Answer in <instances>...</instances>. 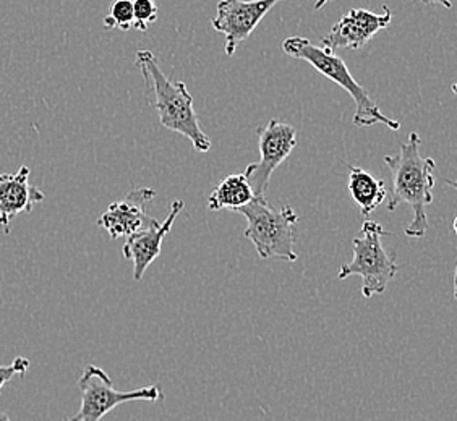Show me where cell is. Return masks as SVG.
<instances>
[{"mask_svg":"<svg viewBox=\"0 0 457 421\" xmlns=\"http://www.w3.org/2000/svg\"><path fill=\"white\" fill-rule=\"evenodd\" d=\"M422 138L412 132L409 141L401 144L397 156H386L385 162L393 176V194L387 202V210L393 212L399 204H409L413 218L405 227V235L411 238H423L428 230L427 206L433 202L435 188V161L420 156Z\"/></svg>","mask_w":457,"mask_h":421,"instance_id":"6da1fadb","label":"cell"},{"mask_svg":"<svg viewBox=\"0 0 457 421\" xmlns=\"http://www.w3.org/2000/svg\"><path fill=\"white\" fill-rule=\"evenodd\" d=\"M137 65L145 78L148 103L154 105L161 125L188 138L198 153L212 150V140L200 127L194 109V96L188 93L184 81L169 79L161 70L154 54L146 49L137 53Z\"/></svg>","mask_w":457,"mask_h":421,"instance_id":"7a4b0ae2","label":"cell"},{"mask_svg":"<svg viewBox=\"0 0 457 421\" xmlns=\"http://www.w3.org/2000/svg\"><path fill=\"white\" fill-rule=\"evenodd\" d=\"M282 51L294 59L308 62L323 77L335 81L337 87H341L349 93V96L355 103V114L352 119V123L355 127L367 128V127H373L375 123H383L389 130H395V132L401 128L397 120L389 119L379 111L377 103L370 97L369 91L363 88L359 81L353 79L345 62L341 57H337L335 53L328 51L321 45H313L310 39L302 36H292L284 39Z\"/></svg>","mask_w":457,"mask_h":421,"instance_id":"3957f363","label":"cell"},{"mask_svg":"<svg viewBox=\"0 0 457 421\" xmlns=\"http://www.w3.org/2000/svg\"><path fill=\"white\" fill-rule=\"evenodd\" d=\"M244 214L248 226L244 235L256 248V253L262 260L278 258L287 263L297 261L295 245V224L299 222V214L290 206H282L281 210L271 208L264 196H255L252 202L238 210Z\"/></svg>","mask_w":457,"mask_h":421,"instance_id":"277c9868","label":"cell"},{"mask_svg":"<svg viewBox=\"0 0 457 421\" xmlns=\"http://www.w3.org/2000/svg\"><path fill=\"white\" fill-rule=\"evenodd\" d=\"M386 235H389V232L378 222L363 220L361 237L352 240L353 260L341 266L337 272L341 281L351 276H361V295L365 299L385 293L389 282L396 277L399 271L396 255L389 253L381 242V238Z\"/></svg>","mask_w":457,"mask_h":421,"instance_id":"5b68a950","label":"cell"},{"mask_svg":"<svg viewBox=\"0 0 457 421\" xmlns=\"http://www.w3.org/2000/svg\"><path fill=\"white\" fill-rule=\"evenodd\" d=\"M79 392H81V405L79 412L65 421H101L107 413L112 412L115 407L135 402V400H146L156 402L164 399L162 387L158 384L133 389V391H117L112 386V379L109 377L104 369L88 365L79 379Z\"/></svg>","mask_w":457,"mask_h":421,"instance_id":"8992f818","label":"cell"},{"mask_svg":"<svg viewBox=\"0 0 457 421\" xmlns=\"http://www.w3.org/2000/svg\"><path fill=\"white\" fill-rule=\"evenodd\" d=\"M256 135L262 159L248 164L244 176L255 196H266L274 170L289 158L290 153L297 146V130L290 123L271 119L256 130Z\"/></svg>","mask_w":457,"mask_h":421,"instance_id":"52a82bcc","label":"cell"},{"mask_svg":"<svg viewBox=\"0 0 457 421\" xmlns=\"http://www.w3.org/2000/svg\"><path fill=\"white\" fill-rule=\"evenodd\" d=\"M281 0H220L212 25L224 36V51L232 57L238 45L244 43L262 23L268 12Z\"/></svg>","mask_w":457,"mask_h":421,"instance_id":"ba28073f","label":"cell"},{"mask_svg":"<svg viewBox=\"0 0 457 421\" xmlns=\"http://www.w3.org/2000/svg\"><path fill=\"white\" fill-rule=\"evenodd\" d=\"M393 13L386 4L383 13H373L367 9H352L336 21L329 35L321 39V47L335 53L336 49L357 51L369 45L371 37L389 27Z\"/></svg>","mask_w":457,"mask_h":421,"instance_id":"9c48e42d","label":"cell"},{"mask_svg":"<svg viewBox=\"0 0 457 421\" xmlns=\"http://www.w3.org/2000/svg\"><path fill=\"white\" fill-rule=\"evenodd\" d=\"M154 196L156 190L150 186L133 188L123 200L109 204V208L101 214L96 224L107 230L112 240L130 237L140 230L153 227L159 220L148 214L146 204L153 202Z\"/></svg>","mask_w":457,"mask_h":421,"instance_id":"30bf717a","label":"cell"},{"mask_svg":"<svg viewBox=\"0 0 457 421\" xmlns=\"http://www.w3.org/2000/svg\"><path fill=\"white\" fill-rule=\"evenodd\" d=\"M184 208V202L174 200L169 206L168 218L164 222H161V224L158 222L153 227L145 228V230H140L130 237H127V242L123 244L122 253L125 260L133 261V279L135 281H141L151 263L161 255L164 237L168 235L169 230L176 222L177 216Z\"/></svg>","mask_w":457,"mask_h":421,"instance_id":"8fae6325","label":"cell"},{"mask_svg":"<svg viewBox=\"0 0 457 421\" xmlns=\"http://www.w3.org/2000/svg\"><path fill=\"white\" fill-rule=\"evenodd\" d=\"M46 194L29 184V167L21 166L15 174H0V227L10 234V224L18 214L31 212Z\"/></svg>","mask_w":457,"mask_h":421,"instance_id":"7c38bea8","label":"cell"},{"mask_svg":"<svg viewBox=\"0 0 457 421\" xmlns=\"http://www.w3.org/2000/svg\"><path fill=\"white\" fill-rule=\"evenodd\" d=\"M349 194L352 202H355L361 210V216H367L378 208L386 198V185L371 176L361 167L349 166Z\"/></svg>","mask_w":457,"mask_h":421,"instance_id":"4fadbf2b","label":"cell"},{"mask_svg":"<svg viewBox=\"0 0 457 421\" xmlns=\"http://www.w3.org/2000/svg\"><path fill=\"white\" fill-rule=\"evenodd\" d=\"M255 198L253 190L246 182L244 172L230 174L220 180L208 198V208L212 210H238Z\"/></svg>","mask_w":457,"mask_h":421,"instance_id":"5bb4252c","label":"cell"},{"mask_svg":"<svg viewBox=\"0 0 457 421\" xmlns=\"http://www.w3.org/2000/svg\"><path fill=\"white\" fill-rule=\"evenodd\" d=\"M104 28L107 29H120L130 31L133 28V2L132 0H114L111 4L109 15L104 18Z\"/></svg>","mask_w":457,"mask_h":421,"instance_id":"9a60e30c","label":"cell"},{"mask_svg":"<svg viewBox=\"0 0 457 421\" xmlns=\"http://www.w3.org/2000/svg\"><path fill=\"white\" fill-rule=\"evenodd\" d=\"M132 2L133 28L145 33L158 20V4L156 0H132Z\"/></svg>","mask_w":457,"mask_h":421,"instance_id":"2e32d148","label":"cell"},{"mask_svg":"<svg viewBox=\"0 0 457 421\" xmlns=\"http://www.w3.org/2000/svg\"><path fill=\"white\" fill-rule=\"evenodd\" d=\"M29 360L25 357H18L15 360L12 361L7 367H0V391L2 387L5 386L9 383L10 379L13 376H25L28 368H29Z\"/></svg>","mask_w":457,"mask_h":421,"instance_id":"e0dca14e","label":"cell"},{"mask_svg":"<svg viewBox=\"0 0 457 421\" xmlns=\"http://www.w3.org/2000/svg\"><path fill=\"white\" fill-rule=\"evenodd\" d=\"M420 2L425 4V5H441V7H445V9H453L451 0H420Z\"/></svg>","mask_w":457,"mask_h":421,"instance_id":"ac0fdd59","label":"cell"},{"mask_svg":"<svg viewBox=\"0 0 457 421\" xmlns=\"http://www.w3.org/2000/svg\"><path fill=\"white\" fill-rule=\"evenodd\" d=\"M328 2H331V0H317V2H315V10L323 9Z\"/></svg>","mask_w":457,"mask_h":421,"instance_id":"d6986e66","label":"cell"},{"mask_svg":"<svg viewBox=\"0 0 457 421\" xmlns=\"http://www.w3.org/2000/svg\"><path fill=\"white\" fill-rule=\"evenodd\" d=\"M0 421H12L5 413H0Z\"/></svg>","mask_w":457,"mask_h":421,"instance_id":"ffe728a7","label":"cell"}]
</instances>
